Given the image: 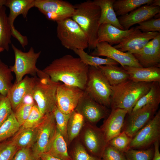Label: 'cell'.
I'll return each instance as SVG.
<instances>
[{
  "label": "cell",
  "mask_w": 160,
  "mask_h": 160,
  "mask_svg": "<svg viewBox=\"0 0 160 160\" xmlns=\"http://www.w3.org/2000/svg\"><path fill=\"white\" fill-rule=\"evenodd\" d=\"M89 67L79 57L66 55L54 60L42 71L53 82H61L84 91Z\"/></svg>",
  "instance_id": "cell-1"
},
{
  "label": "cell",
  "mask_w": 160,
  "mask_h": 160,
  "mask_svg": "<svg viewBox=\"0 0 160 160\" xmlns=\"http://www.w3.org/2000/svg\"><path fill=\"white\" fill-rule=\"evenodd\" d=\"M152 82H138L129 79L111 86V109H124L128 114L130 113L138 100L149 90Z\"/></svg>",
  "instance_id": "cell-2"
},
{
  "label": "cell",
  "mask_w": 160,
  "mask_h": 160,
  "mask_svg": "<svg viewBox=\"0 0 160 160\" xmlns=\"http://www.w3.org/2000/svg\"><path fill=\"white\" fill-rule=\"evenodd\" d=\"M75 11L71 18L86 35L89 50H93L97 43L101 11L93 1L87 0L74 5Z\"/></svg>",
  "instance_id": "cell-3"
},
{
  "label": "cell",
  "mask_w": 160,
  "mask_h": 160,
  "mask_svg": "<svg viewBox=\"0 0 160 160\" xmlns=\"http://www.w3.org/2000/svg\"><path fill=\"white\" fill-rule=\"evenodd\" d=\"M33 91V98L44 115L52 112L56 106V93L60 82L52 81L48 76L39 69Z\"/></svg>",
  "instance_id": "cell-4"
},
{
  "label": "cell",
  "mask_w": 160,
  "mask_h": 160,
  "mask_svg": "<svg viewBox=\"0 0 160 160\" xmlns=\"http://www.w3.org/2000/svg\"><path fill=\"white\" fill-rule=\"evenodd\" d=\"M84 91L98 103L111 108L112 94L111 86L98 67L89 66Z\"/></svg>",
  "instance_id": "cell-5"
},
{
  "label": "cell",
  "mask_w": 160,
  "mask_h": 160,
  "mask_svg": "<svg viewBox=\"0 0 160 160\" xmlns=\"http://www.w3.org/2000/svg\"><path fill=\"white\" fill-rule=\"evenodd\" d=\"M57 23V36L63 47L73 51L88 48L86 35L71 17Z\"/></svg>",
  "instance_id": "cell-6"
},
{
  "label": "cell",
  "mask_w": 160,
  "mask_h": 160,
  "mask_svg": "<svg viewBox=\"0 0 160 160\" xmlns=\"http://www.w3.org/2000/svg\"><path fill=\"white\" fill-rule=\"evenodd\" d=\"M11 46L14 52L15 60L14 65L10 66L9 68L15 75V82L20 81L27 74L36 76L39 69L37 68L36 63L41 51L35 52L33 48L31 47L28 52H24L13 44Z\"/></svg>",
  "instance_id": "cell-7"
},
{
  "label": "cell",
  "mask_w": 160,
  "mask_h": 160,
  "mask_svg": "<svg viewBox=\"0 0 160 160\" xmlns=\"http://www.w3.org/2000/svg\"><path fill=\"white\" fill-rule=\"evenodd\" d=\"M57 130L56 121L52 112L44 115L37 126L36 141L31 148L36 157L39 158L41 154L47 152Z\"/></svg>",
  "instance_id": "cell-8"
},
{
  "label": "cell",
  "mask_w": 160,
  "mask_h": 160,
  "mask_svg": "<svg viewBox=\"0 0 160 160\" xmlns=\"http://www.w3.org/2000/svg\"><path fill=\"white\" fill-rule=\"evenodd\" d=\"M159 103L146 105L141 108L128 114L125 119L121 132L132 138L141 128L154 116Z\"/></svg>",
  "instance_id": "cell-9"
},
{
  "label": "cell",
  "mask_w": 160,
  "mask_h": 160,
  "mask_svg": "<svg viewBox=\"0 0 160 160\" xmlns=\"http://www.w3.org/2000/svg\"><path fill=\"white\" fill-rule=\"evenodd\" d=\"M34 7L48 19L56 22L71 17L75 11L74 5L62 0H35Z\"/></svg>",
  "instance_id": "cell-10"
},
{
  "label": "cell",
  "mask_w": 160,
  "mask_h": 160,
  "mask_svg": "<svg viewBox=\"0 0 160 160\" xmlns=\"http://www.w3.org/2000/svg\"><path fill=\"white\" fill-rule=\"evenodd\" d=\"M160 138V110L132 138L130 148L143 150L150 148Z\"/></svg>",
  "instance_id": "cell-11"
},
{
  "label": "cell",
  "mask_w": 160,
  "mask_h": 160,
  "mask_svg": "<svg viewBox=\"0 0 160 160\" xmlns=\"http://www.w3.org/2000/svg\"><path fill=\"white\" fill-rule=\"evenodd\" d=\"M79 135V138L86 150L101 158L108 144L100 128L85 122Z\"/></svg>",
  "instance_id": "cell-12"
},
{
  "label": "cell",
  "mask_w": 160,
  "mask_h": 160,
  "mask_svg": "<svg viewBox=\"0 0 160 160\" xmlns=\"http://www.w3.org/2000/svg\"><path fill=\"white\" fill-rule=\"evenodd\" d=\"M75 110L83 116L85 122L94 125L106 118L111 111L95 101L84 91Z\"/></svg>",
  "instance_id": "cell-13"
},
{
  "label": "cell",
  "mask_w": 160,
  "mask_h": 160,
  "mask_svg": "<svg viewBox=\"0 0 160 160\" xmlns=\"http://www.w3.org/2000/svg\"><path fill=\"white\" fill-rule=\"evenodd\" d=\"M84 91L79 88L60 83L56 93V106L62 112L70 114L76 108Z\"/></svg>",
  "instance_id": "cell-14"
},
{
  "label": "cell",
  "mask_w": 160,
  "mask_h": 160,
  "mask_svg": "<svg viewBox=\"0 0 160 160\" xmlns=\"http://www.w3.org/2000/svg\"><path fill=\"white\" fill-rule=\"evenodd\" d=\"M90 55L98 57L104 56L111 58L120 64L123 67L125 66L142 67L132 54L121 51L105 42L97 43L96 48Z\"/></svg>",
  "instance_id": "cell-15"
},
{
  "label": "cell",
  "mask_w": 160,
  "mask_h": 160,
  "mask_svg": "<svg viewBox=\"0 0 160 160\" xmlns=\"http://www.w3.org/2000/svg\"><path fill=\"white\" fill-rule=\"evenodd\" d=\"M35 0H7L5 6L9 9L8 16L9 23L11 28L12 36L21 43L25 39V37L22 35L15 29L14 25V21L20 15L25 18L29 10L34 7Z\"/></svg>",
  "instance_id": "cell-16"
},
{
  "label": "cell",
  "mask_w": 160,
  "mask_h": 160,
  "mask_svg": "<svg viewBox=\"0 0 160 160\" xmlns=\"http://www.w3.org/2000/svg\"><path fill=\"white\" fill-rule=\"evenodd\" d=\"M132 54L143 68H160V33L140 50Z\"/></svg>",
  "instance_id": "cell-17"
},
{
  "label": "cell",
  "mask_w": 160,
  "mask_h": 160,
  "mask_svg": "<svg viewBox=\"0 0 160 160\" xmlns=\"http://www.w3.org/2000/svg\"><path fill=\"white\" fill-rule=\"evenodd\" d=\"M159 33L157 32H142L135 28L132 33L113 47L121 51L132 54L141 49Z\"/></svg>",
  "instance_id": "cell-18"
},
{
  "label": "cell",
  "mask_w": 160,
  "mask_h": 160,
  "mask_svg": "<svg viewBox=\"0 0 160 160\" xmlns=\"http://www.w3.org/2000/svg\"><path fill=\"white\" fill-rule=\"evenodd\" d=\"M108 116L100 127L107 143L121 132L127 111L119 108H111Z\"/></svg>",
  "instance_id": "cell-19"
},
{
  "label": "cell",
  "mask_w": 160,
  "mask_h": 160,
  "mask_svg": "<svg viewBox=\"0 0 160 160\" xmlns=\"http://www.w3.org/2000/svg\"><path fill=\"white\" fill-rule=\"evenodd\" d=\"M160 13V7L145 5L118 18L124 30H127L134 25L152 18Z\"/></svg>",
  "instance_id": "cell-20"
},
{
  "label": "cell",
  "mask_w": 160,
  "mask_h": 160,
  "mask_svg": "<svg viewBox=\"0 0 160 160\" xmlns=\"http://www.w3.org/2000/svg\"><path fill=\"white\" fill-rule=\"evenodd\" d=\"M36 76L30 77L26 75L20 81L15 82L9 89L7 95L13 111L22 102L27 95H32Z\"/></svg>",
  "instance_id": "cell-21"
},
{
  "label": "cell",
  "mask_w": 160,
  "mask_h": 160,
  "mask_svg": "<svg viewBox=\"0 0 160 160\" xmlns=\"http://www.w3.org/2000/svg\"><path fill=\"white\" fill-rule=\"evenodd\" d=\"M132 27L127 30L119 29L109 24L100 25L97 34V43L105 42L111 46L120 43L135 30Z\"/></svg>",
  "instance_id": "cell-22"
},
{
  "label": "cell",
  "mask_w": 160,
  "mask_h": 160,
  "mask_svg": "<svg viewBox=\"0 0 160 160\" xmlns=\"http://www.w3.org/2000/svg\"><path fill=\"white\" fill-rule=\"evenodd\" d=\"M129 76V79L138 82H160V68L153 66L138 68L125 66L123 67Z\"/></svg>",
  "instance_id": "cell-23"
},
{
  "label": "cell",
  "mask_w": 160,
  "mask_h": 160,
  "mask_svg": "<svg viewBox=\"0 0 160 160\" xmlns=\"http://www.w3.org/2000/svg\"><path fill=\"white\" fill-rule=\"evenodd\" d=\"M115 0H94L95 4L100 8L101 13L99 21L100 25L111 24L116 28L124 30L120 24L113 8V5Z\"/></svg>",
  "instance_id": "cell-24"
},
{
  "label": "cell",
  "mask_w": 160,
  "mask_h": 160,
  "mask_svg": "<svg viewBox=\"0 0 160 160\" xmlns=\"http://www.w3.org/2000/svg\"><path fill=\"white\" fill-rule=\"evenodd\" d=\"M37 126L25 128L21 126L18 131L10 139L19 149L23 148H31L36 139Z\"/></svg>",
  "instance_id": "cell-25"
},
{
  "label": "cell",
  "mask_w": 160,
  "mask_h": 160,
  "mask_svg": "<svg viewBox=\"0 0 160 160\" xmlns=\"http://www.w3.org/2000/svg\"><path fill=\"white\" fill-rule=\"evenodd\" d=\"M111 86L119 84L129 79V76L122 66L106 65L98 67Z\"/></svg>",
  "instance_id": "cell-26"
},
{
  "label": "cell",
  "mask_w": 160,
  "mask_h": 160,
  "mask_svg": "<svg viewBox=\"0 0 160 160\" xmlns=\"http://www.w3.org/2000/svg\"><path fill=\"white\" fill-rule=\"evenodd\" d=\"M67 144L57 129L55 135L47 152L61 160H72L69 155Z\"/></svg>",
  "instance_id": "cell-27"
},
{
  "label": "cell",
  "mask_w": 160,
  "mask_h": 160,
  "mask_svg": "<svg viewBox=\"0 0 160 160\" xmlns=\"http://www.w3.org/2000/svg\"><path fill=\"white\" fill-rule=\"evenodd\" d=\"M11 28L9 23L6 8L0 6V48L8 51L11 44Z\"/></svg>",
  "instance_id": "cell-28"
},
{
  "label": "cell",
  "mask_w": 160,
  "mask_h": 160,
  "mask_svg": "<svg viewBox=\"0 0 160 160\" xmlns=\"http://www.w3.org/2000/svg\"><path fill=\"white\" fill-rule=\"evenodd\" d=\"M153 0H115L113 8L116 16H123L142 5H151Z\"/></svg>",
  "instance_id": "cell-29"
},
{
  "label": "cell",
  "mask_w": 160,
  "mask_h": 160,
  "mask_svg": "<svg viewBox=\"0 0 160 160\" xmlns=\"http://www.w3.org/2000/svg\"><path fill=\"white\" fill-rule=\"evenodd\" d=\"M85 122L83 116L75 110L70 114L67 128L68 145L78 136Z\"/></svg>",
  "instance_id": "cell-30"
},
{
  "label": "cell",
  "mask_w": 160,
  "mask_h": 160,
  "mask_svg": "<svg viewBox=\"0 0 160 160\" xmlns=\"http://www.w3.org/2000/svg\"><path fill=\"white\" fill-rule=\"evenodd\" d=\"M160 103V82H153L148 91L137 102L132 111L151 103Z\"/></svg>",
  "instance_id": "cell-31"
},
{
  "label": "cell",
  "mask_w": 160,
  "mask_h": 160,
  "mask_svg": "<svg viewBox=\"0 0 160 160\" xmlns=\"http://www.w3.org/2000/svg\"><path fill=\"white\" fill-rule=\"evenodd\" d=\"M73 51L79 56V57L83 62L89 66L97 68L100 65H118L119 64L116 61L109 57L104 58L89 55L84 50L76 49Z\"/></svg>",
  "instance_id": "cell-32"
},
{
  "label": "cell",
  "mask_w": 160,
  "mask_h": 160,
  "mask_svg": "<svg viewBox=\"0 0 160 160\" xmlns=\"http://www.w3.org/2000/svg\"><path fill=\"white\" fill-rule=\"evenodd\" d=\"M20 127L13 111L7 120L0 127V143L12 137Z\"/></svg>",
  "instance_id": "cell-33"
},
{
  "label": "cell",
  "mask_w": 160,
  "mask_h": 160,
  "mask_svg": "<svg viewBox=\"0 0 160 160\" xmlns=\"http://www.w3.org/2000/svg\"><path fill=\"white\" fill-rule=\"evenodd\" d=\"M12 72L9 67L0 59V94L4 96L7 95L12 84L13 77Z\"/></svg>",
  "instance_id": "cell-34"
},
{
  "label": "cell",
  "mask_w": 160,
  "mask_h": 160,
  "mask_svg": "<svg viewBox=\"0 0 160 160\" xmlns=\"http://www.w3.org/2000/svg\"><path fill=\"white\" fill-rule=\"evenodd\" d=\"M52 112L55 119L57 129L68 145L67 128L71 113L66 114L62 112L58 109L56 106L54 108Z\"/></svg>",
  "instance_id": "cell-35"
},
{
  "label": "cell",
  "mask_w": 160,
  "mask_h": 160,
  "mask_svg": "<svg viewBox=\"0 0 160 160\" xmlns=\"http://www.w3.org/2000/svg\"><path fill=\"white\" fill-rule=\"evenodd\" d=\"M72 150V160H101L89 154L79 138L75 141Z\"/></svg>",
  "instance_id": "cell-36"
},
{
  "label": "cell",
  "mask_w": 160,
  "mask_h": 160,
  "mask_svg": "<svg viewBox=\"0 0 160 160\" xmlns=\"http://www.w3.org/2000/svg\"><path fill=\"white\" fill-rule=\"evenodd\" d=\"M132 138L122 131L110 140L108 144L124 153L130 149V145Z\"/></svg>",
  "instance_id": "cell-37"
},
{
  "label": "cell",
  "mask_w": 160,
  "mask_h": 160,
  "mask_svg": "<svg viewBox=\"0 0 160 160\" xmlns=\"http://www.w3.org/2000/svg\"><path fill=\"white\" fill-rule=\"evenodd\" d=\"M153 153V149L150 147L143 150L130 148L124 153L127 160H151Z\"/></svg>",
  "instance_id": "cell-38"
},
{
  "label": "cell",
  "mask_w": 160,
  "mask_h": 160,
  "mask_svg": "<svg viewBox=\"0 0 160 160\" xmlns=\"http://www.w3.org/2000/svg\"><path fill=\"white\" fill-rule=\"evenodd\" d=\"M18 149L10 138L0 143V160H12Z\"/></svg>",
  "instance_id": "cell-39"
},
{
  "label": "cell",
  "mask_w": 160,
  "mask_h": 160,
  "mask_svg": "<svg viewBox=\"0 0 160 160\" xmlns=\"http://www.w3.org/2000/svg\"><path fill=\"white\" fill-rule=\"evenodd\" d=\"M44 116L35 103L32 106L27 119L22 126L25 128L36 127L41 122Z\"/></svg>",
  "instance_id": "cell-40"
},
{
  "label": "cell",
  "mask_w": 160,
  "mask_h": 160,
  "mask_svg": "<svg viewBox=\"0 0 160 160\" xmlns=\"http://www.w3.org/2000/svg\"><path fill=\"white\" fill-rule=\"evenodd\" d=\"M7 96L0 94V127L7 120L13 112Z\"/></svg>",
  "instance_id": "cell-41"
},
{
  "label": "cell",
  "mask_w": 160,
  "mask_h": 160,
  "mask_svg": "<svg viewBox=\"0 0 160 160\" xmlns=\"http://www.w3.org/2000/svg\"><path fill=\"white\" fill-rule=\"evenodd\" d=\"M34 105L22 103L13 111L15 117L21 126L27 119Z\"/></svg>",
  "instance_id": "cell-42"
},
{
  "label": "cell",
  "mask_w": 160,
  "mask_h": 160,
  "mask_svg": "<svg viewBox=\"0 0 160 160\" xmlns=\"http://www.w3.org/2000/svg\"><path fill=\"white\" fill-rule=\"evenodd\" d=\"M138 24L135 28L142 32H160V18H151Z\"/></svg>",
  "instance_id": "cell-43"
},
{
  "label": "cell",
  "mask_w": 160,
  "mask_h": 160,
  "mask_svg": "<svg viewBox=\"0 0 160 160\" xmlns=\"http://www.w3.org/2000/svg\"><path fill=\"white\" fill-rule=\"evenodd\" d=\"M101 158L103 160H127L123 153L108 144L105 147Z\"/></svg>",
  "instance_id": "cell-44"
},
{
  "label": "cell",
  "mask_w": 160,
  "mask_h": 160,
  "mask_svg": "<svg viewBox=\"0 0 160 160\" xmlns=\"http://www.w3.org/2000/svg\"><path fill=\"white\" fill-rule=\"evenodd\" d=\"M12 160H41L33 153L30 148L19 149L15 155Z\"/></svg>",
  "instance_id": "cell-45"
},
{
  "label": "cell",
  "mask_w": 160,
  "mask_h": 160,
  "mask_svg": "<svg viewBox=\"0 0 160 160\" xmlns=\"http://www.w3.org/2000/svg\"><path fill=\"white\" fill-rule=\"evenodd\" d=\"M154 153L152 160H160L159 151V140L156 141L154 143Z\"/></svg>",
  "instance_id": "cell-46"
},
{
  "label": "cell",
  "mask_w": 160,
  "mask_h": 160,
  "mask_svg": "<svg viewBox=\"0 0 160 160\" xmlns=\"http://www.w3.org/2000/svg\"><path fill=\"white\" fill-rule=\"evenodd\" d=\"M39 158L41 160H61L52 156L47 153H45L41 154Z\"/></svg>",
  "instance_id": "cell-47"
},
{
  "label": "cell",
  "mask_w": 160,
  "mask_h": 160,
  "mask_svg": "<svg viewBox=\"0 0 160 160\" xmlns=\"http://www.w3.org/2000/svg\"><path fill=\"white\" fill-rule=\"evenodd\" d=\"M151 5L154 6L160 7V0H153V2Z\"/></svg>",
  "instance_id": "cell-48"
},
{
  "label": "cell",
  "mask_w": 160,
  "mask_h": 160,
  "mask_svg": "<svg viewBox=\"0 0 160 160\" xmlns=\"http://www.w3.org/2000/svg\"><path fill=\"white\" fill-rule=\"evenodd\" d=\"M7 0H0V6H4Z\"/></svg>",
  "instance_id": "cell-49"
},
{
  "label": "cell",
  "mask_w": 160,
  "mask_h": 160,
  "mask_svg": "<svg viewBox=\"0 0 160 160\" xmlns=\"http://www.w3.org/2000/svg\"><path fill=\"white\" fill-rule=\"evenodd\" d=\"M4 50L3 49L1 48H0V52H2Z\"/></svg>",
  "instance_id": "cell-50"
}]
</instances>
